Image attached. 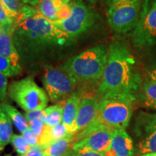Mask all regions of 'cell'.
<instances>
[{
	"instance_id": "obj_1",
	"label": "cell",
	"mask_w": 156,
	"mask_h": 156,
	"mask_svg": "<svg viewBox=\"0 0 156 156\" xmlns=\"http://www.w3.org/2000/svg\"><path fill=\"white\" fill-rule=\"evenodd\" d=\"M13 42L21 65L31 73L64 59L77 44V38L39 12L15 25Z\"/></svg>"
},
{
	"instance_id": "obj_2",
	"label": "cell",
	"mask_w": 156,
	"mask_h": 156,
	"mask_svg": "<svg viewBox=\"0 0 156 156\" xmlns=\"http://www.w3.org/2000/svg\"><path fill=\"white\" fill-rule=\"evenodd\" d=\"M142 83L141 75L129 47L122 41H112L108 46V59L97 96L107 93L135 94Z\"/></svg>"
},
{
	"instance_id": "obj_3",
	"label": "cell",
	"mask_w": 156,
	"mask_h": 156,
	"mask_svg": "<svg viewBox=\"0 0 156 156\" xmlns=\"http://www.w3.org/2000/svg\"><path fill=\"white\" fill-rule=\"evenodd\" d=\"M108 54V46L105 44H99L67 58L58 67L76 81L77 92L81 96L97 95L92 91L95 87L98 89L101 83L106 66Z\"/></svg>"
},
{
	"instance_id": "obj_4",
	"label": "cell",
	"mask_w": 156,
	"mask_h": 156,
	"mask_svg": "<svg viewBox=\"0 0 156 156\" xmlns=\"http://www.w3.org/2000/svg\"><path fill=\"white\" fill-rule=\"evenodd\" d=\"M98 97L97 119L108 127L125 129L131 120L135 94L107 93Z\"/></svg>"
},
{
	"instance_id": "obj_5",
	"label": "cell",
	"mask_w": 156,
	"mask_h": 156,
	"mask_svg": "<svg viewBox=\"0 0 156 156\" xmlns=\"http://www.w3.org/2000/svg\"><path fill=\"white\" fill-rule=\"evenodd\" d=\"M7 95L25 112L44 110L49 101L46 91L35 83L31 76L11 83Z\"/></svg>"
},
{
	"instance_id": "obj_6",
	"label": "cell",
	"mask_w": 156,
	"mask_h": 156,
	"mask_svg": "<svg viewBox=\"0 0 156 156\" xmlns=\"http://www.w3.org/2000/svg\"><path fill=\"white\" fill-rule=\"evenodd\" d=\"M146 0H120L109 4L108 22L112 30L122 35L132 32L140 20Z\"/></svg>"
},
{
	"instance_id": "obj_7",
	"label": "cell",
	"mask_w": 156,
	"mask_h": 156,
	"mask_svg": "<svg viewBox=\"0 0 156 156\" xmlns=\"http://www.w3.org/2000/svg\"><path fill=\"white\" fill-rule=\"evenodd\" d=\"M130 38L136 49L156 47V0H146L139 22L130 34Z\"/></svg>"
},
{
	"instance_id": "obj_8",
	"label": "cell",
	"mask_w": 156,
	"mask_h": 156,
	"mask_svg": "<svg viewBox=\"0 0 156 156\" xmlns=\"http://www.w3.org/2000/svg\"><path fill=\"white\" fill-rule=\"evenodd\" d=\"M42 83L50 101L56 104L67 100L77 89V83L69 74L52 65L44 68Z\"/></svg>"
},
{
	"instance_id": "obj_9",
	"label": "cell",
	"mask_w": 156,
	"mask_h": 156,
	"mask_svg": "<svg viewBox=\"0 0 156 156\" xmlns=\"http://www.w3.org/2000/svg\"><path fill=\"white\" fill-rule=\"evenodd\" d=\"M98 16L83 0H74L72 14L62 22H54L69 36L77 38L90 32L96 26Z\"/></svg>"
},
{
	"instance_id": "obj_10",
	"label": "cell",
	"mask_w": 156,
	"mask_h": 156,
	"mask_svg": "<svg viewBox=\"0 0 156 156\" xmlns=\"http://www.w3.org/2000/svg\"><path fill=\"white\" fill-rule=\"evenodd\" d=\"M113 129L95 119L83 131L74 134L73 150H87L104 153L112 144Z\"/></svg>"
},
{
	"instance_id": "obj_11",
	"label": "cell",
	"mask_w": 156,
	"mask_h": 156,
	"mask_svg": "<svg viewBox=\"0 0 156 156\" xmlns=\"http://www.w3.org/2000/svg\"><path fill=\"white\" fill-rule=\"evenodd\" d=\"M134 133L140 155L156 152V114L140 112L135 119Z\"/></svg>"
},
{
	"instance_id": "obj_12",
	"label": "cell",
	"mask_w": 156,
	"mask_h": 156,
	"mask_svg": "<svg viewBox=\"0 0 156 156\" xmlns=\"http://www.w3.org/2000/svg\"><path fill=\"white\" fill-rule=\"evenodd\" d=\"M98 103V97L97 95H85L82 96L73 134L83 131L96 119Z\"/></svg>"
},
{
	"instance_id": "obj_13",
	"label": "cell",
	"mask_w": 156,
	"mask_h": 156,
	"mask_svg": "<svg viewBox=\"0 0 156 156\" xmlns=\"http://www.w3.org/2000/svg\"><path fill=\"white\" fill-rule=\"evenodd\" d=\"M135 153L134 142L124 129H115L113 132L112 144L105 156H134Z\"/></svg>"
},
{
	"instance_id": "obj_14",
	"label": "cell",
	"mask_w": 156,
	"mask_h": 156,
	"mask_svg": "<svg viewBox=\"0 0 156 156\" xmlns=\"http://www.w3.org/2000/svg\"><path fill=\"white\" fill-rule=\"evenodd\" d=\"M13 28H4L0 35V56L9 59L15 67L22 69L20 58L13 42Z\"/></svg>"
},
{
	"instance_id": "obj_15",
	"label": "cell",
	"mask_w": 156,
	"mask_h": 156,
	"mask_svg": "<svg viewBox=\"0 0 156 156\" xmlns=\"http://www.w3.org/2000/svg\"><path fill=\"white\" fill-rule=\"evenodd\" d=\"M81 98V95L76 91L73 95H70L64 102L62 123L67 127L69 134H73V129L77 119Z\"/></svg>"
},
{
	"instance_id": "obj_16",
	"label": "cell",
	"mask_w": 156,
	"mask_h": 156,
	"mask_svg": "<svg viewBox=\"0 0 156 156\" xmlns=\"http://www.w3.org/2000/svg\"><path fill=\"white\" fill-rule=\"evenodd\" d=\"M67 0H35L31 6L34 7L42 16L51 22L57 21V12Z\"/></svg>"
},
{
	"instance_id": "obj_17",
	"label": "cell",
	"mask_w": 156,
	"mask_h": 156,
	"mask_svg": "<svg viewBox=\"0 0 156 156\" xmlns=\"http://www.w3.org/2000/svg\"><path fill=\"white\" fill-rule=\"evenodd\" d=\"M69 134L67 129L63 123L53 127H49L46 125L41 136L39 137V145L41 146L44 149L54 142L61 140Z\"/></svg>"
},
{
	"instance_id": "obj_18",
	"label": "cell",
	"mask_w": 156,
	"mask_h": 156,
	"mask_svg": "<svg viewBox=\"0 0 156 156\" xmlns=\"http://www.w3.org/2000/svg\"><path fill=\"white\" fill-rule=\"evenodd\" d=\"M74 144L73 134H69L44 147V153L46 156H64L73 148Z\"/></svg>"
},
{
	"instance_id": "obj_19",
	"label": "cell",
	"mask_w": 156,
	"mask_h": 156,
	"mask_svg": "<svg viewBox=\"0 0 156 156\" xmlns=\"http://www.w3.org/2000/svg\"><path fill=\"white\" fill-rule=\"evenodd\" d=\"M12 135V122L0 105V151L11 142Z\"/></svg>"
},
{
	"instance_id": "obj_20",
	"label": "cell",
	"mask_w": 156,
	"mask_h": 156,
	"mask_svg": "<svg viewBox=\"0 0 156 156\" xmlns=\"http://www.w3.org/2000/svg\"><path fill=\"white\" fill-rule=\"evenodd\" d=\"M140 96L143 104L156 110V80L147 79L142 83Z\"/></svg>"
},
{
	"instance_id": "obj_21",
	"label": "cell",
	"mask_w": 156,
	"mask_h": 156,
	"mask_svg": "<svg viewBox=\"0 0 156 156\" xmlns=\"http://www.w3.org/2000/svg\"><path fill=\"white\" fill-rule=\"evenodd\" d=\"M0 105L2 107L6 114L8 115L12 124L20 132L23 133L27 129L29 128V123L25 119L24 115L21 114L14 106H11L10 104L6 102H4Z\"/></svg>"
},
{
	"instance_id": "obj_22",
	"label": "cell",
	"mask_w": 156,
	"mask_h": 156,
	"mask_svg": "<svg viewBox=\"0 0 156 156\" xmlns=\"http://www.w3.org/2000/svg\"><path fill=\"white\" fill-rule=\"evenodd\" d=\"M65 101L46 107L44 109L45 116H46V125L49 127L62 123V115H63V106Z\"/></svg>"
},
{
	"instance_id": "obj_23",
	"label": "cell",
	"mask_w": 156,
	"mask_h": 156,
	"mask_svg": "<svg viewBox=\"0 0 156 156\" xmlns=\"http://www.w3.org/2000/svg\"><path fill=\"white\" fill-rule=\"evenodd\" d=\"M4 5L7 7L9 12L15 18V25L18 23V20L20 15L21 11L25 4L21 0H1Z\"/></svg>"
},
{
	"instance_id": "obj_24",
	"label": "cell",
	"mask_w": 156,
	"mask_h": 156,
	"mask_svg": "<svg viewBox=\"0 0 156 156\" xmlns=\"http://www.w3.org/2000/svg\"><path fill=\"white\" fill-rule=\"evenodd\" d=\"M21 69L13 65L9 59L0 56V73L7 77H14L19 75Z\"/></svg>"
},
{
	"instance_id": "obj_25",
	"label": "cell",
	"mask_w": 156,
	"mask_h": 156,
	"mask_svg": "<svg viewBox=\"0 0 156 156\" xmlns=\"http://www.w3.org/2000/svg\"><path fill=\"white\" fill-rule=\"evenodd\" d=\"M10 142L19 155H24L31 147L25 138L19 134H13Z\"/></svg>"
},
{
	"instance_id": "obj_26",
	"label": "cell",
	"mask_w": 156,
	"mask_h": 156,
	"mask_svg": "<svg viewBox=\"0 0 156 156\" xmlns=\"http://www.w3.org/2000/svg\"><path fill=\"white\" fill-rule=\"evenodd\" d=\"M0 23L4 28H10L15 26V18L0 0Z\"/></svg>"
},
{
	"instance_id": "obj_27",
	"label": "cell",
	"mask_w": 156,
	"mask_h": 156,
	"mask_svg": "<svg viewBox=\"0 0 156 156\" xmlns=\"http://www.w3.org/2000/svg\"><path fill=\"white\" fill-rule=\"evenodd\" d=\"M74 6V0H67L62 7H60L57 12V21L62 22L69 18L72 14V11Z\"/></svg>"
},
{
	"instance_id": "obj_28",
	"label": "cell",
	"mask_w": 156,
	"mask_h": 156,
	"mask_svg": "<svg viewBox=\"0 0 156 156\" xmlns=\"http://www.w3.org/2000/svg\"><path fill=\"white\" fill-rule=\"evenodd\" d=\"M29 123V127L32 132L36 134L38 138L41 136V134L44 132L45 126H46V124L45 122L40 119H36L34 121H31Z\"/></svg>"
},
{
	"instance_id": "obj_29",
	"label": "cell",
	"mask_w": 156,
	"mask_h": 156,
	"mask_svg": "<svg viewBox=\"0 0 156 156\" xmlns=\"http://www.w3.org/2000/svg\"><path fill=\"white\" fill-rule=\"evenodd\" d=\"M22 136L25 138V140H26L27 142L28 143V145H30V147H34V146L39 145L38 136H37L36 134L32 132V130L30 129V127L27 129L25 131L23 132Z\"/></svg>"
},
{
	"instance_id": "obj_30",
	"label": "cell",
	"mask_w": 156,
	"mask_h": 156,
	"mask_svg": "<svg viewBox=\"0 0 156 156\" xmlns=\"http://www.w3.org/2000/svg\"><path fill=\"white\" fill-rule=\"evenodd\" d=\"M8 90V83L7 77L0 73V104L5 102Z\"/></svg>"
},
{
	"instance_id": "obj_31",
	"label": "cell",
	"mask_w": 156,
	"mask_h": 156,
	"mask_svg": "<svg viewBox=\"0 0 156 156\" xmlns=\"http://www.w3.org/2000/svg\"><path fill=\"white\" fill-rule=\"evenodd\" d=\"M24 116L25 117V119H26L28 122L36 119H40L45 122V124H46V116H45L44 110L25 112Z\"/></svg>"
},
{
	"instance_id": "obj_32",
	"label": "cell",
	"mask_w": 156,
	"mask_h": 156,
	"mask_svg": "<svg viewBox=\"0 0 156 156\" xmlns=\"http://www.w3.org/2000/svg\"><path fill=\"white\" fill-rule=\"evenodd\" d=\"M72 155L73 156H105L103 153H98V152L87 151V150H70Z\"/></svg>"
},
{
	"instance_id": "obj_33",
	"label": "cell",
	"mask_w": 156,
	"mask_h": 156,
	"mask_svg": "<svg viewBox=\"0 0 156 156\" xmlns=\"http://www.w3.org/2000/svg\"><path fill=\"white\" fill-rule=\"evenodd\" d=\"M20 156H46L44 153V149L41 145H36L31 147L30 149L26 153Z\"/></svg>"
},
{
	"instance_id": "obj_34",
	"label": "cell",
	"mask_w": 156,
	"mask_h": 156,
	"mask_svg": "<svg viewBox=\"0 0 156 156\" xmlns=\"http://www.w3.org/2000/svg\"><path fill=\"white\" fill-rule=\"evenodd\" d=\"M146 73H147V79L156 80V62L148 67Z\"/></svg>"
},
{
	"instance_id": "obj_35",
	"label": "cell",
	"mask_w": 156,
	"mask_h": 156,
	"mask_svg": "<svg viewBox=\"0 0 156 156\" xmlns=\"http://www.w3.org/2000/svg\"><path fill=\"white\" fill-rule=\"evenodd\" d=\"M140 156H156V152L151 153H147V154H143V155H140Z\"/></svg>"
},
{
	"instance_id": "obj_36",
	"label": "cell",
	"mask_w": 156,
	"mask_h": 156,
	"mask_svg": "<svg viewBox=\"0 0 156 156\" xmlns=\"http://www.w3.org/2000/svg\"><path fill=\"white\" fill-rule=\"evenodd\" d=\"M21 1H22L24 4H25V5H26V4H29V5H30V3H32L33 2L35 1V0H21Z\"/></svg>"
},
{
	"instance_id": "obj_37",
	"label": "cell",
	"mask_w": 156,
	"mask_h": 156,
	"mask_svg": "<svg viewBox=\"0 0 156 156\" xmlns=\"http://www.w3.org/2000/svg\"><path fill=\"white\" fill-rule=\"evenodd\" d=\"M85 1H87V2H89L90 4H96L100 0H85Z\"/></svg>"
},
{
	"instance_id": "obj_38",
	"label": "cell",
	"mask_w": 156,
	"mask_h": 156,
	"mask_svg": "<svg viewBox=\"0 0 156 156\" xmlns=\"http://www.w3.org/2000/svg\"><path fill=\"white\" fill-rule=\"evenodd\" d=\"M119 1H120V0H109V2H110V4H112V3L117 2Z\"/></svg>"
},
{
	"instance_id": "obj_39",
	"label": "cell",
	"mask_w": 156,
	"mask_h": 156,
	"mask_svg": "<svg viewBox=\"0 0 156 156\" xmlns=\"http://www.w3.org/2000/svg\"><path fill=\"white\" fill-rule=\"evenodd\" d=\"M64 156H73V155H72L71 152H70V150H69V151H68V153H67V154H65V155H64Z\"/></svg>"
},
{
	"instance_id": "obj_40",
	"label": "cell",
	"mask_w": 156,
	"mask_h": 156,
	"mask_svg": "<svg viewBox=\"0 0 156 156\" xmlns=\"http://www.w3.org/2000/svg\"><path fill=\"white\" fill-rule=\"evenodd\" d=\"M3 30V28H2V25L1 23H0V35H1L2 32Z\"/></svg>"
}]
</instances>
